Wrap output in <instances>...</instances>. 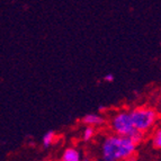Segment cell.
I'll return each instance as SVG.
<instances>
[{
	"mask_svg": "<svg viewBox=\"0 0 161 161\" xmlns=\"http://www.w3.org/2000/svg\"><path fill=\"white\" fill-rule=\"evenodd\" d=\"M131 121L136 131L149 135L161 122V114L154 106L148 104L136 105L129 108Z\"/></svg>",
	"mask_w": 161,
	"mask_h": 161,
	"instance_id": "2",
	"label": "cell"
},
{
	"mask_svg": "<svg viewBox=\"0 0 161 161\" xmlns=\"http://www.w3.org/2000/svg\"><path fill=\"white\" fill-rule=\"evenodd\" d=\"M82 158L83 154L80 149L75 145H71V147H67L62 151L60 161H81Z\"/></svg>",
	"mask_w": 161,
	"mask_h": 161,
	"instance_id": "5",
	"label": "cell"
},
{
	"mask_svg": "<svg viewBox=\"0 0 161 161\" xmlns=\"http://www.w3.org/2000/svg\"><path fill=\"white\" fill-rule=\"evenodd\" d=\"M81 161H92V159L89 158V157H83L82 160H81Z\"/></svg>",
	"mask_w": 161,
	"mask_h": 161,
	"instance_id": "12",
	"label": "cell"
},
{
	"mask_svg": "<svg viewBox=\"0 0 161 161\" xmlns=\"http://www.w3.org/2000/svg\"><path fill=\"white\" fill-rule=\"evenodd\" d=\"M137 145L129 136L108 132L102 137L99 143V154L103 161H124L135 154Z\"/></svg>",
	"mask_w": 161,
	"mask_h": 161,
	"instance_id": "1",
	"label": "cell"
},
{
	"mask_svg": "<svg viewBox=\"0 0 161 161\" xmlns=\"http://www.w3.org/2000/svg\"><path fill=\"white\" fill-rule=\"evenodd\" d=\"M83 126H92L96 129H102L106 126L107 117L103 113H89L81 118Z\"/></svg>",
	"mask_w": 161,
	"mask_h": 161,
	"instance_id": "4",
	"label": "cell"
},
{
	"mask_svg": "<svg viewBox=\"0 0 161 161\" xmlns=\"http://www.w3.org/2000/svg\"><path fill=\"white\" fill-rule=\"evenodd\" d=\"M114 79H115V77H114L113 73H107V75H104V78H103V80L105 81V82H113Z\"/></svg>",
	"mask_w": 161,
	"mask_h": 161,
	"instance_id": "10",
	"label": "cell"
},
{
	"mask_svg": "<svg viewBox=\"0 0 161 161\" xmlns=\"http://www.w3.org/2000/svg\"><path fill=\"white\" fill-rule=\"evenodd\" d=\"M108 131L122 136H130L135 131L131 121L129 108H118L110 112L106 123Z\"/></svg>",
	"mask_w": 161,
	"mask_h": 161,
	"instance_id": "3",
	"label": "cell"
},
{
	"mask_svg": "<svg viewBox=\"0 0 161 161\" xmlns=\"http://www.w3.org/2000/svg\"><path fill=\"white\" fill-rule=\"evenodd\" d=\"M158 95H159V97L161 98V87L159 88V90H158Z\"/></svg>",
	"mask_w": 161,
	"mask_h": 161,
	"instance_id": "13",
	"label": "cell"
},
{
	"mask_svg": "<svg viewBox=\"0 0 161 161\" xmlns=\"http://www.w3.org/2000/svg\"><path fill=\"white\" fill-rule=\"evenodd\" d=\"M124 161H137L136 153H135V154H132L131 157H129V158H127L126 160H124Z\"/></svg>",
	"mask_w": 161,
	"mask_h": 161,
	"instance_id": "11",
	"label": "cell"
},
{
	"mask_svg": "<svg viewBox=\"0 0 161 161\" xmlns=\"http://www.w3.org/2000/svg\"><path fill=\"white\" fill-rule=\"evenodd\" d=\"M42 161H51V160H42Z\"/></svg>",
	"mask_w": 161,
	"mask_h": 161,
	"instance_id": "14",
	"label": "cell"
},
{
	"mask_svg": "<svg viewBox=\"0 0 161 161\" xmlns=\"http://www.w3.org/2000/svg\"><path fill=\"white\" fill-rule=\"evenodd\" d=\"M150 142L153 149L161 150V122L151 131Z\"/></svg>",
	"mask_w": 161,
	"mask_h": 161,
	"instance_id": "6",
	"label": "cell"
},
{
	"mask_svg": "<svg viewBox=\"0 0 161 161\" xmlns=\"http://www.w3.org/2000/svg\"><path fill=\"white\" fill-rule=\"evenodd\" d=\"M129 137L137 145V147H139L140 144H142V143L145 141V139H147V134H144V133H142V132L136 131V130H135V131L133 132Z\"/></svg>",
	"mask_w": 161,
	"mask_h": 161,
	"instance_id": "9",
	"label": "cell"
},
{
	"mask_svg": "<svg viewBox=\"0 0 161 161\" xmlns=\"http://www.w3.org/2000/svg\"><path fill=\"white\" fill-rule=\"evenodd\" d=\"M57 140H58L57 133H55L54 131H48L43 135V139H42V145H43V148L47 149V148H50V147H52L54 143L57 142Z\"/></svg>",
	"mask_w": 161,
	"mask_h": 161,
	"instance_id": "8",
	"label": "cell"
},
{
	"mask_svg": "<svg viewBox=\"0 0 161 161\" xmlns=\"http://www.w3.org/2000/svg\"><path fill=\"white\" fill-rule=\"evenodd\" d=\"M97 132H98V129L92 126H85L81 132V140L83 142H90L92 140L96 137Z\"/></svg>",
	"mask_w": 161,
	"mask_h": 161,
	"instance_id": "7",
	"label": "cell"
}]
</instances>
